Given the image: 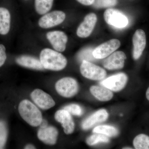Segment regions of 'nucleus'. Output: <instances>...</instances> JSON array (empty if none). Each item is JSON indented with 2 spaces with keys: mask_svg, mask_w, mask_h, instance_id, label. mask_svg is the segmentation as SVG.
Returning <instances> with one entry per match:
<instances>
[{
  "mask_svg": "<svg viewBox=\"0 0 149 149\" xmlns=\"http://www.w3.org/2000/svg\"><path fill=\"white\" fill-rule=\"evenodd\" d=\"M40 60L45 69L54 71L64 69L67 64V59L62 54L49 48L41 51Z\"/></svg>",
  "mask_w": 149,
  "mask_h": 149,
  "instance_id": "obj_1",
  "label": "nucleus"
},
{
  "mask_svg": "<svg viewBox=\"0 0 149 149\" xmlns=\"http://www.w3.org/2000/svg\"><path fill=\"white\" fill-rule=\"evenodd\" d=\"M18 111L22 118L33 127L40 125L43 120L40 110L28 100H23L20 102L18 107Z\"/></svg>",
  "mask_w": 149,
  "mask_h": 149,
  "instance_id": "obj_2",
  "label": "nucleus"
},
{
  "mask_svg": "<svg viewBox=\"0 0 149 149\" xmlns=\"http://www.w3.org/2000/svg\"><path fill=\"white\" fill-rule=\"evenodd\" d=\"M56 91L59 95L65 98H70L77 94L79 85L75 79L72 77L62 78L56 83Z\"/></svg>",
  "mask_w": 149,
  "mask_h": 149,
  "instance_id": "obj_3",
  "label": "nucleus"
},
{
  "mask_svg": "<svg viewBox=\"0 0 149 149\" xmlns=\"http://www.w3.org/2000/svg\"><path fill=\"white\" fill-rule=\"evenodd\" d=\"M80 71L83 77L91 80H103L107 75L106 71L103 68L86 61L82 62Z\"/></svg>",
  "mask_w": 149,
  "mask_h": 149,
  "instance_id": "obj_4",
  "label": "nucleus"
},
{
  "mask_svg": "<svg viewBox=\"0 0 149 149\" xmlns=\"http://www.w3.org/2000/svg\"><path fill=\"white\" fill-rule=\"evenodd\" d=\"M66 15L63 12L54 10L44 15L39 19L38 24L41 28L49 29L61 24L65 19Z\"/></svg>",
  "mask_w": 149,
  "mask_h": 149,
  "instance_id": "obj_5",
  "label": "nucleus"
},
{
  "mask_svg": "<svg viewBox=\"0 0 149 149\" xmlns=\"http://www.w3.org/2000/svg\"><path fill=\"white\" fill-rule=\"evenodd\" d=\"M104 17L108 24L117 28H124L128 24L127 17L120 11L115 9H107L104 13Z\"/></svg>",
  "mask_w": 149,
  "mask_h": 149,
  "instance_id": "obj_6",
  "label": "nucleus"
},
{
  "mask_svg": "<svg viewBox=\"0 0 149 149\" xmlns=\"http://www.w3.org/2000/svg\"><path fill=\"white\" fill-rule=\"evenodd\" d=\"M120 45L119 40L112 39L97 47L93 51V56L96 59L105 58L116 51Z\"/></svg>",
  "mask_w": 149,
  "mask_h": 149,
  "instance_id": "obj_7",
  "label": "nucleus"
},
{
  "mask_svg": "<svg viewBox=\"0 0 149 149\" xmlns=\"http://www.w3.org/2000/svg\"><path fill=\"white\" fill-rule=\"evenodd\" d=\"M128 81V77L125 73H118L108 77L100 83L102 86L111 91L118 92L123 89Z\"/></svg>",
  "mask_w": 149,
  "mask_h": 149,
  "instance_id": "obj_8",
  "label": "nucleus"
},
{
  "mask_svg": "<svg viewBox=\"0 0 149 149\" xmlns=\"http://www.w3.org/2000/svg\"><path fill=\"white\" fill-rule=\"evenodd\" d=\"M133 56L135 60L140 58L146 46V33L142 29L136 30L133 37Z\"/></svg>",
  "mask_w": 149,
  "mask_h": 149,
  "instance_id": "obj_9",
  "label": "nucleus"
},
{
  "mask_svg": "<svg viewBox=\"0 0 149 149\" xmlns=\"http://www.w3.org/2000/svg\"><path fill=\"white\" fill-rule=\"evenodd\" d=\"M31 97L36 105L44 110L49 109L55 105V102L49 95L40 89H36L31 93Z\"/></svg>",
  "mask_w": 149,
  "mask_h": 149,
  "instance_id": "obj_10",
  "label": "nucleus"
},
{
  "mask_svg": "<svg viewBox=\"0 0 149 149\" xmlns=\"http://www.w3.org/2000/svg\"><path fill=\"white\" fill-rule=\"evenodd\" d=\"M46 36L55 50L58 52H63L65 50L68 38L64 32L52 31L48 32Z\"/></svg>",
  "mask_w": 149,
  "mask_h": 149,
  "instance_id": "obj_11",
  "label": "nucleus"
},
{
  "mask_svg": "<svg viewBox=\"0 0 149 149\" xmlns=\"http://www.w3.org/2000/svg\"><path fill=\"white\" fill-rule=\"evenodd\" d=\"M97 16L95 14H88L77 30V35L80 38H85L89 37L93 32L97 22Z\"/></svg>",
  "mask_w": 149,
  "mask_h": 149,
  "instance_id": "obj_12",
  "label": "nucleus"
},
{
  "mask_svg": "<svg viewBox=\"0 0 149 149\" xmlns=\"http://www.w3.org/2000/svg\"><path fill=\"white\" fill-rule=\"evenodd\" d=\"M126 59L125 54L122 51L114 52L104 61L103 66L109 70L121 69L124 66Z\"/></svg>",
  "mask_w": 149,
  "mask_h": 149,
  "instance_id": "obj_13",
  "label": "nucleus"
},
{
  "mask_svg": "<svg viewBox=\"0 0 149 149\" xmlns=\"http://www.w3.org/2000/svg\"><path fill=\"white\" fill-rule=\"evenodd\" d=\"M55 118L61 123L65 134L68 135L73 133L74 129V123L70 113L64 109L56 112Z\"/></svg>",
  "mask_w": 149,
  "mask_h": 149,
  "instance_id": "obj_14",
  "label": "nucleus"
},
{
  "mask_svg": "<svg viewBox=\"0 0 149 149\" xmlns=\"http://www.w3.org/2000/svg\"><path fill=\"white\" fill-rule=\"evenodd\" d=\"M58 131L53 126H47L40 128L37 133L38 139L45 143L54 145L56 143Z\"/></svg>",
  "mask_w": 149,
  "mask_h": 149,
  "instance_id": "obj_15",
  "label": "nucleus"
},
{
  "mask_svg": "<svg viewBox=\"0 0 149 149\" xmlns=\"http://www.w3.org/2000/svg\"><path fill=\"white\" fill-rule=\"evenodd\" d=\"M108 116L109 114L106 110H99L83 121L82 128L83 130H88L97 123L106 121Z\"/></svg>",
  "mask_w": 149,
  "mask_h": 149,
  "instance_id": "obj_16",
  "label": "nucleus"
},
{
  "mask_svg": "<svg viewBox=\"0 0 149 149\" xmlns=\"http://www.w3.org/2000/svg\"><path fill=\"white\" fill-rule=\"evenodd\" d=\"M16 62L20 66L30 69L39 70L45 69L40 60L32 56H20L16 58Z\"/></svg>",
  "mask_w": 149,
  "mask_h": 149,
  "instance_id": "obj_17",
  "label": "nucleus"
},
{
  "mask_svg": "<svg viewBox=\"0 0 149 149\" xmlns=\"http://www.w3.org/2000/svg\"><path fill=\"white\" fill-rule=\"evenodd\" d=\"M11 15L9 11L0 7V35H6L10 29Z\"/></svg>",
  "mask_w": 149,
  "mask_h": 149,
  "instance_id": "obj_18",
  "label": "nucleus"
},
{
  "mask_svg": "<svg viewBox=\"0 0 149 149\" xmlns=\"http://www.w3.org/2000/svg\"><path fill=\"white\" fill-rule=\"evenodd\" d=\"M90 91L91 94L100 101H108L113 97V94L111 91L104 86H92L90 88Z\"/></svg>",
  "mask_w": 149,
  "mask_h": 149,
  "instance_id": "obj_19",
  "label": "nucleus"
},
{
  "mask_svg": "<svg viewBox=\"0 0 149 149\" xmlns=\"http://www.w3.org/2000/svg\"><path fill=\"white\" fill-rule=\"evenodd\" d=\"M54 0H35V7L36 12L40 15L48 13L52 7Z\"/></svg>",
  "mask_w": 149,
  "mask_h": 149,
  "instance_id": "obj_20",
  "label": "nucleus"
},
{
  "mask_svg": "<svg viewBox=\"0 0 149 149\" xmlns=\"http://www.w3.org/2000/svg\"><path fill=\"white\" fill-rule=\"evenodd\" d=\"M93 132L95 133H100L109 137H115L119 133L117 128L109 125H98L94 128Z\"/></svg>",
  "mask_w": 149,
  "mask_h": 149,
  "instance_id": "obj_21",
  "label": "nucleus"
},
{
  "mask_svg": "<svg viewBox=\"0 0 149 149\" xmlns=\"http://www.w3.org/2000/svg\"><path fill=\"white\" fill-rule=\"evenodd\" d=\"M133 144L136 149H149V136L146 134H139L133 140Z\"/></svg>",
  "mask_w": 149,
  "mask_h": 149,
  "instance_id": "obj_22",
  "label": "nucleus"
},
{
  "mask_svg": "<svg viewBox=\"0 0 149 149\" xmlns=\"http://www.w3.org/2000/svg\"><path fill=\"white\" fill-rule=\"evenodd\" d=\"M96 133L88 137L86 140V143L89 146H94L100 143H109V139L108 136L100 133Z\"/></svg>",
  "mask_w": 149,
  "mask_h": 149,
  "instance_id": "obj_23",
  "label": "nucleus"
},
{
  "mask_svg": "<svg viewBox=\"0 0 149 149\" xmlns=\"http://www.w3.org/2000/svg\"><path fill=\"white\" fill-rule=\"evenodd\" d=\"M117 2V0H95L93 5L95 8H106L114 6Z\"/></svg>",
  "mask_w": 149,
  "mask_h": 149,
  "instance_id": "obj_24",
  "label": "nucleus"
},
{
  "mask_svg": "<svg viewBox=\"0 0 149 149\" xmlns=\"http://www.w3.org/2000/svg\"><path fill=\"white\" fill-rule=\"evenodd\" d=\"M63 109L69 112L70 114L73 115L80 116L83 113V111L81 107L76 104H71L66 106L63 108Z\"/></svg>",
  "mask_w": 149,
  "mask_h": 149,
  "instance_id": "obj_25",
  "label": "nucleus"
},
{
  "mask_svg": "<svg viewBox=\"0 0 149 149\" xmlns=\"http://www.w3.org/2000/svg\"><path fill=\"white\" fill-rule=\"evenodd\" d=\"M93 51L90 49H86L81 51L78 55V58L80 61L93 60L94 57L93 54Z\"/></svg>",
  "mask_w": 149,
  "mask_h": 149,
  "instance_id": "obj_26",
  "label": "nucleus"
},
{
  "mask_svg": "<svg viewBox=\"0 0 149 149\" xmlns=\"http://www.w3.org/2000/svg\"><path fill=\"white\" fill-rule=\"evenodd\" d=\"M7 130L5 125L0 122V149H2L5 145L7 139Z\"/></svg>",
  "mask_w": 149,
  "mask_h": 149,
  "instance_id": "obj_27",
  "label": "nucleus"
},
{
  "mask_svg": "<svg viewBox=\"0 0 149 149\" xmlns=\"http://www.w3.org/2000/svg\"><path fill=\"white\" fill-rule=\"evenodd\" d=\"M6 58L5 47L2 44H0V67L4 64Z\"/></svg>",
  "mask_w": 149,
  "mask_h": 149,
  "instance_id": "obj_28",
  "label": "nucleus"
},
{
  "mask_svg": "<svg viewBox=\"0 0 149 149\" xmlns=\"http://www.w3.org/2000/svg\"><path fill=\"white\" fill-rule=\"evenodd\" d=\"M78 2L85 6H91L93 5L95 0H76Z\"/></svg>",
  "mask_w": 149,
  "mask_h": 149,
  "instance_id": "obj_29",
  "label": "nucleus"
},
{
  "mask_svg": "<svg viewBox=\"0 0 149 149\" xmlns=\"http://www.w3.org/2000/svg\"><path fill=\"white\" fill-rule=\"evenodd\" d=\"M36 148H35L33 145L29 144V145H27L26 147H25L24 149H35Z\"/></svg>",
  "mask_w": 149,
  "mask_h": 149,
  "instance_id": "obj_30",
  "label": "nucleus"
},
{
  "mask_svg": "<svg viewBox=\"0 0 149 149\" xmlns=\"http://www.w3.org/2000/svg\"><path fill=\"white\" fill-rule=\"evenodd\" d=\"M146 97L147 100L149 101V87L147 90L146 93Z\"/></svg>",
  "mask_w": 149,
  "mask_h": 149,
  "instance_id": "obj_31",
  "label": "nucleus"
},
{
  "mask_svg": "<svg viewBox=\"0 0 149 149\" xmlns=\"http://www.w3.org/2000/svg\"><path fill=\"white\" fill-rule=\"evenodd\" d=\"M123 149H132V148H123Z\"/></svg>",
  "mask_w": 149,
  "mask_h": 149,
  "instance_id": "obj_32",
  "label": "nucleus"
}]
</instances>
